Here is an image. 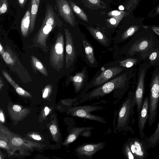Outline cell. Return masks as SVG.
<instances>
[{"instance_id":"cell-10","label":"cell","mask_w":159,"mask_h":159,"mask_svg":"<svg viewBox=\"0 0 159 159\" xmlns=\"http://www.w3.org/2000/svg\"><path fill=\"white\" fill-rule=\"evenodd\" d=\"M149 68L150 67L147 62L144 61L139 65L138 70L137 81L135 90V97L138 114L140 111L143 105L145 90V77Z\"/></svg>"},{"instance_id":"cell-31","label":"cell","mask_w":159,"mask_h":159,"mask_svg":"<svg viewBox=\"0 0 159 159\" xmlns=\"http://www.w3.org/2000/svg\"><path fill=\"white\" fill-rule=\"evenodd\" d=\"M49 127V130L53 139L56 142H58L60 136V133L57 126L56 118L51 122Z\"/></svg>"},{"instance_id":"cell-29","label":"cell","mask_w":159,"mask_h":159,"mask_svg":"<svg viewBox=\"0 0 159 159\" xmlns=\"http://www.w3.org/2000/svg\"><path fill=\"white\" fill-rule=\"evenodd\" d=\"M68 2L75 14L82 20L88 21V16L83 10L73 2L69 0Z\"/></svg>"},{"instance_id":"cell-3","label":"cell","mask_w":159,"mask_h":159,"mask_svg":"<svg viewBox=\"0 0 159 159\" xmlns=\"http://www.w3.org/2000/svg\"><path fill=\"white\" fill-rule=\"evenodd\" d=\"M66 38L65 67L67 70H73L78 57L84 58V49L82 36L75 39L67 29H65Z\"/></svg>"},{"instance_id":"cell-9","label":"cell","mask_w":159,"mask_h":159,"mask_svg":"<svg viewBox=\"0 0 159 159\" xmlns=\"http://www.w3.org/2000/svg\"><path fill=\"white\" fill-rule=\"evenodd\" d=\"M103 108L102 106L91 105L75 106L69 108L68 113L73 116L84 118L106 124L107 121L105 119L91 113L93 111Z\"/></svg>"},{"instance_id":"cell-35","label":"cell","mask_w":159,"mask_h":159,"mask_svg":"<svg viewBox=\"0 0 159 159\" xmlns=\"http://www.w3.org/2000/svg\"><path fill=\"white\" fill-rule=\"evenodd\" d=\"M52 89V86L51 85L49 84L47 85L44 88L42 95V97L43 98H46L50 94Z\"/></svg>"},{"instance_id":"cell-15","label":"cell","mask_w":159,"mask_h":159,"mask_svg":"<svg viewBox=\"0 0 159 159\" xmlns=\"http://www.w3.org/2000/svg\"><path fill=\"white\" fill-rule=\"evenodd\" d=\"M58 11L65 21L73 27L76 25L72 9L66 0H56Z\"/></svg>"},{"instance_id":"cell-32","label":"cell","mask_w":159,"mask_h":159,"mask_svg":"<svg viewBox=\"0 0 159 159\" xmlns=\"http://www.w3.org/2000/svg\"><path fill=\"white\" fill-rule=\"evenodd\" d=\"M123 153L125 158L135 159L129 145L127 141L125 142L123 145Z\"/></svg>"},{"instance_id":"cell-37","label":"cell","mask_w":159,"mask_h":159,"mask_svg":"<svg viewBox=\"0 0 159 159\" xmlns=\"http://www.w3.org/2000/svg\"><path fill=\"white\" fill-rule=\"evenodd\" d=\"M123 12L117 10L109 12L108 13V16H116L121 14Z\"/></svg>"},{"instance_id":"cell-11","label":"cell","mask_w":159,"mask_h":159,"mask_svg":"<svg viewBox=\"0 0 159 159\" xmlns=\"http://www.w3.org/2000/svg\"><path fill=\"white\" fill-rule=\"evenodd\" d=\"M105 145V141L83 144L75 148L76 155L80 159H91L97 152L104 148Z\"/></svg>"},{"instance_id":"cell-4","label":"cell","mask_w":159,"mask_h":159,"mask_svg":"<svg viewBox=\"0 0 159 159\" xmlns=\"http://www.w3.org/2000/svg\"><path fill=\"white\" fill-rule=\"evenodd\" d=\"M127 69L115 64L113 61L100 67L80 93L83 95L90 89L99 86L117 76Z\"/></svg>"},{"instance_id":"cell-12","label":"cell","mask_w":159,"mask_h":159,"mask_svg":"<svg viewBox=\"0 0 159 159\" xmlns=\"http://www.w3.org/2000/svg\"><path fill=\"white\" fill-rule=\"evenodd\" d=\"M128 143L135 159H147L148 154L143 139L137 137L128 139Z\"/></svg>"},{"instance_id":"cell-1","label":"cell","mask_w":159,"mask_h":159,"mask_svg":"<svg viewBox=\"0 0 159 159\" xmlns=\"http://www.w3.org/2000/svg\"><path fill=\"white\" fill-rule=\"evenodd\" d=\"M137 71L136 68L124 71L103 84L80 95L77 103L79 104L102 97L113 92L123 93L128 89L131 80L135 78Z\"/></svg>"},{"instance_id":"cell-23","label":"cell","mask_w":159,"mask_h":159,"mask_svg":"<svg viewBox=\"0 0 159 159\" xmlns=\"http://www.w3.org/2000/svg\"><path fill=\"white\" fill-rule=\"evenodd\" d=\"M147 146L148 149L155 147L159 143V121L154 133L149 137H145L143 139Z\"/></svg>"},{"instance_id":"cell-8","label":"cell","mask_w":159,"mask_h":159,"mask_svg":"<svg viewBox=\"0 0 159 159\" xmlns=\"http://www.w3.org/2000/svg\"><path fill=\"white\" fill-rule=\"evenodd\" d=\"M55 16L52 9L47 7L45 16L37 36L36 42L43 48H47L48 36L55 25Z\"/></svg>"},{"instance_id":"cell-40","label":"cell","mask_w":159,"mask_h":159,"mask_svg":"<svg viewBox=\"0 0 159 159\" xmlns=\"http://www.w3.org/2000/svg\"><path fill=\"white\" fill-rule=\"evenodd\" d=\"M152 31L159 36V27H152Z\"/></svg>"},{"instance_id":"cell-21","label":"cell","mask_w":159,"mask_h":159,"mask_svg":"<svg viewBox=\"0 0 159 159\" xmlns=\"http://www.w3.org/2000/svg\"><path fill=\"white\" fill-rule=\"evenodd\" d=\"M144 61V59L141 57H125L113 62L116 65L128 70L135 68L142 61Z\"/></svg>"},{"instance_id":"cell-42","label":"cell","mask_w":159,"mask_h":159,"mask_svg":"<svg viewBox=\"0 0 159 159\" xmlns=\"http://www.w3.org/2000/svg\"><path fill=\"white\" fill-rule=\"evenodd\" d=\"M0 90L1 91L3 87L4 86V84L3 80L1 76L0 77Z\"/></svg>"},{"instance_id":"cell-14","label":"cell","mask_w":159,"mask_h":159,"mask_svg":"<svg viewBox=\"0 0 159 159\" xmlns=\"http://www.w3.org/2000/svg\"><path fill=\"white\" fill-rule=\"evenodd\" d=\"M88 79L87 68L84 66L80 71L77 72L74 75H70L68 81L69 82L72 83L75 93H77L84 89L88 83Z\"/></svg>"},{"instance_id":"cell-7","label":"cell","mask_w":159,"mask_h":159,"mask_svg":"<svg viewBox=\"0 0 159 159\" xmlns=\"http://www.w3.org/2000/svg\"><path fill=\"white\" fill-rule=\"evenodd\" d=\"M64 40L63 34L59 32L50 52V62L51 66L57 71L63 68L65 62L64 53Z\"/></svg>"},{"instance_id":"cell-20","label":"cell","mask_w":159,"mask_h":159,"mask_svg":"<svg viewBox=\"0 0 159 159\" xmlns=\"http://www.w3.org/2000/svg\"><path fill=\"white\" fill-rule=\"evenodd\" d=\"M8 110L11 118L17 121L23 120L30 112L29 109L24 108L16 104L9 105Z\"/></svg>"},{"instance_id":"cell-36","label":"cell","mask_w":159,"mask_h":159,"mask_svg":"<svg viewBox=\"0 0 159 159\" xmlns=\"http://www.w3.org/2000/svg\"><path fill=\"white\" fill-rule=\"evenodd\" d=\"M0 14L5 13L7 9V4L6 0H0Z\"/></svg>"},{"instance_id":"cell-2","label":"cell","mask_w":159,"mask_h":159,"mask_svg":"<svg viewBox=\"0 0 159 159\" xmlns=\"http://www.w3.org/2000/svg\"><path fill=\"white\" fill-rule=\"evenodd\" d=\"M157 49H159V40L153 32H143L135 34L120 51L125 57H140L145 61L149 55Z\"/></svg>"},{"instance_id":"cell-6","label":"cell","mask_w":159,"mask_h":159,"mask_svg":"<svg viewBox=\"0 0 159 159\" xmlns=\"http://www.w3.org/2000/svg\"><path fill=\"white\" fill-rule=\"evenodd\" d=\"M149 87L148 124L150 126L155 122L157 115L159 102V72L152 73Z\"/></svg>"},{"instance_id":"cell-39","label":"cell","mask_w":159,"mask_h":159,"mask_svg":"<svg viewBox=\"0 0 159 159\" xmlns=\"http://www.w3.org/2000/svg\"><path fill=\"white\" fill-rule=\"evenodd\" d=\"M0 120L1 123H4L5 121V116L1 108L0 111Z\"/></svg>"},{"instance_id":"cell-41","label":"cell","mask_w":159,"mask_h":159,"mask_svg":"<svg viewBox=\"0 0 159 159\" xmlns=\"http://www.w3.org/2000/svg\"><path fill=\"white\" fill-rule=\"evenodd\" d=\"M50 109L47 107H46L44 109V115L45 116H48L49 114Z\"/></svg>"},{"instance_id":"cell-27","label":"cell","mask_w":159,"mask_h":159,"mask_svg":"<svg viewBox=\"0 0 159 159\" xmlns=\"http://www.w3.org/2000/svg\"><path fill=\"white\" fill-rule=\"evenodd\" d=\"M84 6L91 9H104L106 8V4L101 0H81Z\"/></svg>"},{"instance_id":"cell-5","label":"cell","mask_w":159,"mask_h":159,"mask_svg":"<svg viewBox=\"0 0 159 159\" xmlns=\"http://www.w3.org/2000/svg\"><path fill=\"white\" fill-rule=\"evenodd\" d=\"M135 90L130 91L127 98L123 102L117 114V124L116 129L120 132L130 130L134 132L129 125L130 119L134 113V108L136 105Z\"/></svg>"},{"instance_id":"cell-33","label":"cell","mask_w":159,"mask_h":159,"mask_svg":"<svg viewBox=\"0 0 159 159\" xmlns=\"http://www.w3.org/2000/svg\"><path fill=\"white\" fill-rule=\"evenodd\" d=\"M124 13L123 12L119 15L113 16L110 19H108L109 21L108 22L111 25V27H116L124 16Z\"/></svg>"},{"instance_id":"cell-34","label":"cell","mask_w":159,"mask_h":159,"mask_svg":"<svg viewBox=\"0 0 159 159\" xmlns=\"http://www.w3.org/2000/svg\"><path fill=\"white\" fill-rule=\"evenodd\" d=\"M11 55L8 52L6 51L4 52L2 56L6 63L11 66L13 65L14 61Z\"/></svg>"},{"instance_id":"cell-26","label":"cell","mask_w":159,"mask_h":159,"mask_svg":"<svg viewBox=\"0 0 159 159\" xmlns=\"http://www.w3.org/2000/svg\"><path fill=\"white\" fill-rule=\"evenodd\" d=\"M147 62L150 68L159 66V49L152 52L146 58L145 61Z\"/></svg>"},{"instance_id":"cell-24","label":"cell","mask_w":159,"mask_h":159,"mask_svg":"<svg viewBox=\"0 0 159 159\" xmlns=\"http://www.w3.org/2000/svg\"><path fill=\"white\" fill-rule=\"evenodd\" d=\"M39 2L40 0H31L30 33V32H33L34 28L36 18Z\"/></svg>"},{"instance_id":"cell-44","label":"cell","mask_w":159,"mask_h":159,"mask_svg":"<svg viewBox=\"0 0 159 159\" xmlns=\"http://www.w3.org/2000/svg\"><path fill=\"white\" fill-rule=\"evenodd\" d=\"M18 1L20 5L22 7L23 5H24L25 0H17Z\"/></svg>"},{"instance_id":"cell-30","label":"cell","mask_w":159,"mask_h":159,"mask_svg":"<svg viewBox=\"0 0 159 159\" xmlns=\"http://www.w3.org/2000/svg\"><path fill=\"white\" fill-rule=\"evenodd\" d=\"M32 64L33 66L44 75L47 76L48 74L47 69L43 64L36 57L31 56Z\"/></svg>"},{"instance_id":"cell-25","label":"cell","mask_w":159,"mask_h":159,"mask_svg":"<svg viewBox=\"0 0 159 159\" xmlns=\"http://www.w3.org/2000/svg\"><path fill=\"white\" fill-rule=\"evenodd\" d=\"M30 13L29 10L27 11L23 17L21 24V30L23 36L25 38L27 36L30 28Z\"/></svg>"},{"instance_id":"cell-45","label":"cell","mask_w":159,"mask_h":159,"mask_svg":"<svg viewBox=\"0 0 159 159\" xmlns=\"http://www.w3.org/2000/svg\"><path fill=\"white\" fill-rule=\"evenodd\" d=\"M119 9L120 11H122L124 9V8L123 6L120 5L119 6Z\"/></svg>"},{"instance_id":"cell-19","label":"cell","mask_w":159,"mask_h":159,"mask_svg":"<svg viewBox=\"0 0 159 159\" xmlns=\"http://www.w3.org/2000/svg\"><path fill=\"white\" fill-rule=\"evenodd\" d=\"M87 29L93 38L100 44L105 47L110 46L111 43V38L107 36L99 29L90 26Z\"/></svg>"},{"instance_id":"cell-38","label":"cell","mask_w":159,"mask_h":159,"mask_svg":"<svg viewBox=\"0 0 159 159\" xmlns=\"http://www.w3.org/2000/svg\"><path fill=\"white\" fill-rule=\"evenodd\" d=\"M29 136L33 139L35 140H40L42 139L40 135L36 134L33 133L30 134Z\"/></svg>"},{"instance_id":"cell-18","label":"cell","mask_w":159,"mask_h":159,"mask_svg":"<svg viewBox=\"0 0 159 159\" xmlns=\"http://www.w3.org/2000/svg\"><path fill=\"white\" fill-rule=\"evenodd\" d=\"M91 127H75L72 129L63 143L64 146H67L78 139L79 136L89 137L91 135Z\"/></svg>"},{"instance_id":"cell-16","label":"cell","mask_w":159,"mask_h":159,"mask_svg":"<svg viewBox=\"0 0 159 159\" xmlns=\"http://www.w3.org/2000/svg\"><path fill=\"white\" fill-rule=\"evenodd\" d=\"M138 115V127L140 137L143 139L145 137L144 130L149 115V99L147 96L143 100V105Z\"/></svg>"},{"instance_id":"cell-13","label":"cell","mask_w":159,"mask_h":159,"mask_svg":"<svg viewBox=\"0 0 159 159\" xmlns=\"http://www.w3.org/2000/svg\"><path fill=\"white\" fill-rule=\"evenodd\" d=\"M0 131L3 132L7 136L9 139L11 148L12 147L13 148L15 147H26L31 148L33 147H37L40 146L39 144L25 139L23 138L13 134L2 125L1 123L0 124Z\"/></svg>"},{"instance_id":"cell-43","label":"cell","mask_w":159,"mask_h":159,"mask_svg":"<svg viewBox=\"0 0 159 159\" xmlns=\"http://www.w3.org/2000/svg\"><path fill=\"white\" fill-rule=\"evenodd\" d=\"M4 51L3 49V46L1 43H0V54L1 56H2V54L4 53Z\"/></svg>"},{"instance_id":"cell-28","label":"cell","mask_w":159,"mask_h":159,"mask_svg":"<svg viewBox=\"0 0 159 159\" xmlns=\"http://www.w3.org/2000/svg\"><path fill=\"white\" fill-rule=\"evenodd\" d=\"M0 147L5 150L9 156L12 155L14 154L10 146L9 138L6 134L1 132H0Z\"/></svg>"},{"instance_id":"cell-17","label":"cell","mask_w":159,"mask_h":159,"mask_svg":"<svg viewBox=\"0 0 159 159\" xmlns=\"http://www.w3.org/2000/svg\"><path fill=\"white\" fill-rule=\"evenodd\" d=\"M82 42L84 49V59L87 64L91 68L99 66L95 57L93 46L84 36H82Z\"/></svg>"},{"instance_id":"cell-22","label":"cell","mask_w":159,"mask_h":159,"mask_svg":"<svg viewBox=\"0 0 159 159\" xmlns=\"http://www.w3.org/2000/svg\"><path fill=\"white\" fill-rule=\"evenodd\" d=\"M2 73L5 79L13 87L18 94L24 97L29 98L32 97V96L30 94L20 87L13 80L5 70H2Z\"/></svg>"}]
</instances>
